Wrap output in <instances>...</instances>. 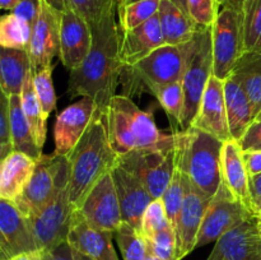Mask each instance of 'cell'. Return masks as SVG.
<instances>
[{
  "label": "cell",
  "instance_id": "obj_1",
  "mask_svg": "<svg viewBox=\"0 0 261 260\" xmlns=\"http://www.w3.org/2000/svg\"><path fill=\"white\" fill-rule=\"evenodd\" d=\"M92 47L86 60L70 71L68 92L71 97H89L106 112L121 79L120 28L117 9L91 28Z\"/></svg>",
  "mask_w": 261,
  "mask_h": 260
},
{
  "label": "cell",
  "instance_id": "obj_2",
  "mask_svg": "<svg viewBox=\"0 0 261 260\" xmlns=\"http://www.w3.org/2000/svg\"><path fill=\"white\" fill-rule=\"evenodd\" d=\"M117 158L107 134L106 112L97 110L83 137L68 155L74 208H78L92 186L117 165Z\"/></svg>",
  "mask_w": 261,
  "mask_h": 260
},
{
  "label": "cell",
  "instance_id": "obj_3",
  "mask_svg": "<svg viewBox=\"0 0 261 260\" xmlns=\"http://www.w3.org/2000/svg\"><path fill=\"white\" fill-rule=\"evenodd\" d=\"M107 134L110 144L117 155L133 150L154 147L161 143L162 134L150 111H143L125 94H116L106 111Z\"/></svg>",
  "mask_w": 261,
  "mask_h": 260
},
{
  "label": "cell",
  "instance_id": "obj_4",
  "mask_svg": "<svg viewBox=\"0 0 261 260\" xmlns=\"http://www.w3.org/2000/svg\"><path fill=\"white\" fill-rule=\"evenodd\" d=\"M223 142L201 130L180 132L178 162L189 183L212 199L222 184L221 153Z\"/></svg>",
  "mask_w": 261,
  "mask_h": 260
},
{
  "label": "cell",
  "instance_id": "obj_5",
  "mask_svg": "<svg viewBox=\"0 0 261 260\" xmlns=\"http://www.w3.org/2000/svg\"><path fill=\"white\" fill-rule=\"evenodd\" d=\"M189 54V42L184 45H163L138 61L124 68L122 76L126 78L125 87L130 97L135 92L149 91L173 82L182 81Z\"/></svg>",
  "mask_w": 261,
  "mask_h": 260
},
{
  "label": "cell",
  "instance_id": "obj_6",
  "mask_svg": "<svg viewBox=\"0 0 261 260\" xmlns=\"http://www.w3.org/2000/svg\"><path fill=\"white\" fill-rule=\"evenodd\" d=\"M180 149V132L165 135L154 147L133 150L117 158V165L134 173L153 198H161L172 178Z\"/></svg>",
  "mask_w": 261,
  "mask_h": 260
},
{
  "label": "cell",
  "instance_id": "obj_7",
  "mask_svg": "<svg viewBox=\"0 0 261 260\" xmlns=\"http://www.w3.org/2000/svg\"><path fill=\"white\" fill-rule=\"evenodd\" d=\"M213 25L198 27L193 40L189 41L188 63L182 76L185 109L181 132L191 127L196 116L201 97L211 76L213 75Z\"/></svg>",
  "mask_w": 261,
  "mask_h": 260
},
{
  "label": "cell",
  "instance_id": "obj_8",
  "mask_svg": "<svg viewBox=\"0 0 261 260\" xmlns=\"http://www.w3.org/2000/svg\"><path fill=\"white\" fill-rule=\"evenodd\" d=\"M70 183L68 155L42 154L24 191L13 203L25 217L36 216L55 199L60 189Z\"/></svg>",
  "mask_w": 261,
  "mask_h": 260
},
{
  "label": "cell",
  "instance_id": "obj_9",
  "mask_svg": "<svg viewBox=\"0 0 261 260\" xmlns=\"http://www.w3.org/2000/svg\"><path fill=\"white\" fill-rule=\"evenodd\" d=\"M213 74L227 79L245 50L242 12L222 7L213 24Z\"/></svg>",
  "mask_w": 261,
  "mask_h": 260
},
{
  "label": "cell",
  "instance_id": "obj_10",
  "mask_svg": "<svg viewBox=\"0 0 261 260\" xmlns=\"http://www.w3.org/2000/svg\"><path fill=\"white\" fill-rule=\"evenodd\" d=\"M255 214L257 213L250 211L237 200L222 183L204 214L196 240V249L211 242H217L224 233Z\"/></svg>",
  "mask_w": 261,
  "mask_h": 260
},
{
  "label": "cell",
  "instance_id": "obj_11",
  "mask_svg": "<svg viewBox=\"0 0 261 260\" xmlns=\"http://www.w3.org/2000/svg\"><path fill=\"white\" fill-rule=\"evenodd\" d=\"M75 208L70 201V183L40 213L28 218L40 250H50L68 241Z\"/></svg>",
  "mask_w": 261,
  "mask_h": 260
},
{
  "label": "cell",
  "instance_id": "obj_12",
  "mask_svg": "<svg viewBox=\"0 0 261 260\" xmlns=\"http://www.w3.org/2000/svg\"><path fill=\"white\" fill-rule=\"evenodd\" d=\"M76 209L89 224L115 233L124 219L111 171L92 186Z\"/></svg>",
  "mask_w": 261,
  "mask_h": 260
},
{
  "label": "cell",
  "instance_id": "obj_13",
  "mask_svg": "<svg viewBox=\"0 0 261 260\" xmlns=\"http://www.w3.org/2000/svg\"><path fill=\"white\" fill-rule=\"evenodd\" d=\"M61 12L40 0V12L32 25L27 53L33 73L53 65V59L60 53Z\"/></svg>",
  "mask_w": 261,
  "mask_h": 260
},
{
  "label": "cell",
  "instance_id": "obj_14",
  "mask_svg": "<svg viewBox=\"0 0 261 260\" xmlns=\"http://www.w3.org/2000/svg\"><path fill=\"white\" fill-rule=\"evenodd\" d=\"M206 260H261L259 214L224 233L216 242Z\"/></svg>",
  "mask_w": 261,
  "mask_h": 260
},
{
  "label": "cell",
  "instance_id": "obj_15",
  "mask_svg": "<svg viewBox=\"0 0 261 260\" xmlns=\"http://www.w3.org/2000/svg\"><path fill=\"white\" fill-rule=\"evenodd\" d=\"M36 250L40 249L28 219L13 201L0 199V260Z\"/></svg>",
  "mask_w": 261,
  "mask_h": 260
},
{
  "label": "cell",
  "instance_id": "obj_16",
  "mask_svg": "<svg viewBox=\"0 0 261 260\" xmlns=\"http://www.w3.org/2000/svg\"><path fill=\"white\" fill-rule=\"evenodd\" d=\"M98 106L89 97H82L56 117L54 126L55 150L59 155H69L93 120Z\"/></svg>",
  "mask_w": 261,
  "mask_h": 260
},
{
  "label": "cell",
  "instance_id": "obj_17",
  "mask_svg": "<svg viewBox=\"0 0 261 260\" xmlns=\"http://www.w3.org/2000/svg\"><path fill=\"white\" fill-rule=\"evenodd\" d=\"M92 47V31L70 5L61 12L60 53L59 59L69 70L78 68L87 59Z\"/></svg>",
  "mask_w": 261,
  "mask_h": 260
},
{
  "label": "cell",
  "instance_id": "obj_18",
  "mask_svg": "<svg viewBox=\"0 0 261 260\" xmlns=\"http://www.w3.org/2000/svg\"><path fill=\"white\" fill-rule=\"evenodd\" d=\"M211 199L199 193L185 177V196L175 223L177 240V260H182L196 249L199 229Z\"/></svg>",
  "mask_w": 261,
  "mask_h": 260
},
{
  "label": "cell",
  "instance_id": "obj_19",
  "mask_svg": "<svg viewBox=\"0 0 261 260\" xmlns=\"http://www.w3.org/2000/svg\"><path fill=\"white\" fill-rule=\"evenodd\" d=\"M191 127L208 133L222 142L232 139L224 98V81L214 74L211 76L204 91Z\"/></svg>",
  "mask_w": 261,
  "mask_h": 260
},
{
  "label": "cell",
  "instance_id": "obj_20",
  "mask_svg": "<svg viewBox=\"0 0 261 260\" xmlns=\"http://www.w3.org/2000/svg\"><path fill=\"white\" fill-rule=\"evenodd\" d=\"M111 173L121 206L122 219L140 229L143 214L154 198L143 181L122 166H115Z\"/></svg>",
  "mask_w": 261,
  "mask_h": 260
},
{
  "label": "cell",
  "instance_id": "obj_21",
  "mask_svg": "<svg viewBox=\"0 0 261 260\" xmlns=\"http://www.w3.org/2000/svg\"><path fill=\"white\" fill-rule=\"evenodd\" d=\"M114 236V232L89 224L78 209L74 211L68 242L92 260H119L112 245Z\"/></svg>",
  "mask_w": 261,
  "mask_h": 260
},
{
  "label": "cell",
  "instance_id": "obj_22",
  "mask_svg": "<svg viewBox=\"0 0 261 260\" xmlns=\"http://www.w3.org/2000/svg\"><path fill=\"white\" fill-rule=\"evenodd\" d=\"M163 45L166 42L158 13L134 30L120 31V59L124 68L133 66Z\"/></svg>",
  "mask_w": 261,
  "mask_h": 260
},
{
  "label": "cell",
  "instance_id": "obj_23",
  "mask_svg": "<svg viewBox=\"0 0 261 260\" xmlns=\"http://www.w3.org/2000/svg\"><path fill=\"white\" fill-rule=\"evenodd\" d=\"M242 152L244 150L239 140L229 139L223 142L221 153L222 183L237 200L241 201L250 211L255 212L250 196V175L247 172Z\"/></svg>",
  "mask_w": 261,
  "mask_h": 260
},
{
  "label": "cell",
  "instance_id": "obj_24",
  "mask_svg": "<svg viewBox=\"0 0 261 260\" xmlns=\"http://www.w3.org/2000/svg\"><path fill=\"white\" fill-rule=\"evenodd\" d=\"M37 160L13 150L2 161L0 167V199L14 201L24 191L35 172Z\"/></svg>",
  "mask_w": 261,
  "mask_h": 260
},
{
  "label": "cell",
  "instance_id": "obj_25",
  "mask_svg": "<svg viewBox=\"0 0 261 260\" xmlns=\"http://www.w3.org/2000/svg\"><path fill=\"white\" fill-rule=\"evenodd\" d=\"M224 98L229 133L232 139L240 142L255 117L246 92L232 75L224 79Z\"/></svg>",
  "mask_w": 261,
  "mask_h": 260
},
{
  "label": "cell",
  "instance_id": "obj_26",
  "mask_svg": "<svg viewBox=\"0 0 261 260\" xmlns=\"http://www.w3.org/2000/svg\"><path fill=\"white\" fill-rule=\"evenodd\" d=\"M158 18L166 45H184L193 40L198 30L190 15L172 0H161Z\"/></svg>",
  "mask_w": 261,
  "mask_h": 260
},
{
  "label": "cell",
  "instance_id": "obj_27",
  "mask_svg": "<svg viewBox=\"0 0 261 260\" xmlns=\"http://www.w3.org/2000/svg\"><path fill=\"white\" fill-rule=\"evenodd\" d=\"M32 69L27 50L2 47L0 51V87L4 96L22 93L28 71Z\"/></svg>",
  "mask_w": 261,
  "mask_h": 260
},
{
  "label": "cell",
  "instance_id": "obj_28",
  "mask_svg": "<svg viewBox=\"0 0 261 260\" xmlns=\"http://www.w3.org/2000/svg\"><path fill=\"white\" fill-rule=\"evenodd\" d=\"M246 92L254 117L261 112V53L245 51L231 74Z\"/></svg>",
  "mask_w": 261,
  "mask_h": 260
},
{
  "label": "cell",
  "instance_id": "obj_29",
  "mask_svg": "<svg viewBox=\"0 0 261 260\" xmlns=\"http://www.w3.org/2000/svg\"><path fill=\"white\" fill-rule=\"evenodd\" d=\"M9 116L14 150L24 153L35 160H40L43 154L42 148L36 142L32 127L23 111L22 99L18 94L9 97Z\"/></svg>",
  "mask_w": 261,
  "mask_h": 260
},
{
  "label": "cell",
  "instance_id": "obj_30",
  "mask_svg": "<svg viewBox=\"0 0 261 260\" xmlns=\"http://www.w3.org/2000/svg\"><path fill=\"white\" fill-rule=\"evenodd\" d=\"M20 99H22L23 111H24L25 117H27L31 127H32L36 142H37V144L42 148L46 140V132H47V130H46L47 119H46L45 115H43L40 101H38L37 94H36L32 69H31L27 74V78H25L22 93H20Z\"/></svg>",
  "mask_w": 261,
  "mask_h": 260
},
{
  "label": "cell",
  "instance_id": "obj_31",
  "mask_svg": "<svg viewBox=\"0 0 261 260\" xmlns=\"http://www.w3.org/2000/svg\"><path fill=\"white\" fill-rule=\"evenodd\" d=\"M161 0H138L125 5H117V22L121 32L132 31L154 17L160 9Z\"/></svg>",
  "mask_w": 261,
  "mask_h": 260
},
{
  "label": "cell",
  "instance_id": "obj_32",
  "mask_svg": "<svg viewBox=\"0 0 261 260\" xmlns=\"http://www.w3.org/2000/svg\"><path fill=\"white\" fill-rule=\"evenodd\" d=\"M32 35V25L13 13L0 19V45L5 48L27 50Z\"/></svg>",
  "mask_w": 261,
  "mask_h": 260
},
{
  "label": "cell",
  "instance_id": "obj_33",
  "mask_svg": "<svg viewBox=\"0 0 261 260\" xmlns=\"http://www.w3.org/2000/svg\"><path fill=\"white\" fill-rule=\"evenodd\" d=\"M114 235L122 254V259L145 260L148 255V244L139 229L122 221Z\"/></svg>",
  "mask_w": 261,
  "mask_h": 260
},
{
  "label": "cell",
  "instance_id": "obj_34",
  "mask_svg": "<svg viewBox=\"0 0 261 260\" xmlns=\"http://www.w3.org/2000/svg\"><path fill=\"white\" fill-rule=\"evenodd\" d=\"M153 96L157 98L166 114L177 124L181 129L184 119V109H185V93H184L182 81L173 82V83L165 84L152 92Z\"/></svg>",
  "mask_w": 261,
  "mask_h": 260
},
{
  "label": "cell",
  "instance_id": "obj_35",
  "mask_svg": "<svg viewBox=\"0 0 261 260\" xmlns=\"http://www.w3.org/2000/svg\"><path fill=\"white\" fill-rule=\"evenodd\" d=\"M242 25L245 50L261 53V0H247L242 10Z\"/></svg>",
  "mask_w": 261,
  "mask_h": 260
},
{
  "label": "cell",
  "instance_id": "obj_36",
  "mask_svg": "<svg viewBox=\"0 0 261 260\" xmlns=\"http://www.w3.org/2000/svg\"><path fill=\"white\" fill-rule=\"evenodd\" d=\"M178 152H180V149H178ZM184 196H185V175H184V171L177 158V165L173 171L172 178L166 188L163 195L161 196L163 203H165L167 217L172 227H175L176 219H177L180 209L182 206Z\"/></svg>",
  "mask_w": 261,
  "mask_h": 260
},
{
  "label": "cell",
  "instance_id": "obj_37",
  "mask_svg": "<svg viewBox=\"0 0 261 260\" xmlns=\"http://www.w3.org/2000/svg\"><path fill=\"white\" fill-rule=\"evenodd\" d=\"M68 4L86 19L91 28L117 9V0H68Z\"/></svg>",
  "mask_w": 261,
  "mask_h": 260
},
{
  "label": "cell",
  "instance_id": "obj_38",
  "mask_svg": "<svg viewBox=\"0 0 261 260\" xmlns=\"http://www.w3.org/2000/svg\"><path fill=\"white\" fill-rule=\"evenodd\" d=\"M170 226H172V224L170 223L162 198H155L147 206L144 214H143L139 231L142 232L145 239H150L154 235H157L158 232L163 231V229Z\"/></svg>",
  "mask_w": 261,
  "mask_h": 260
},
{
  "label": "cell",
  "instance_id": "obj_39",
  "mask_svg": "<svg viewBox=\"0 0 261 260\" xmlns=\"http://www.w3.org/2000/svg\"><path fill=\"white\" fill-rule=\"evenodd\" d=\"M36 94L40 101L41 109L46 119H48L51 112L56 109V93L53 82V65L33 73Z\"/></svg>",
  "mask_w": 261,
  "mask_h": 260
},
{
  "label": "cell",
  "instance_id": "obj_40",
  "mask_svg": "<svg viewBox=\"0 0 261 260\" xmlns=\"http://www.w3.org/2000/svg\"><path fill=\"white\" fill-rule=\"evenodd\" d=\"M145 240L148 244V251L155 255L160 260H177V240L172 226Z\"/></svg>",
  "mask_w": 261,
  "mask_h": 260
},
{
  "label": "cell",
  "instance_id": "obj_41",
  "mask_svg": "<svg viewBox=\"0 0 261 260\" xmlns=\"http://www.w3.org/2000/svg\"><path fill=\"white\" fill-rule=\"evenodd\" d=\"M222 5L218 0H188V10L198 27H212Z\"/></svg>",
  "mask_w": 261,
  "mask_h": 260
},
{
  "label": "cell",
  "instance_id": "obj_42",
  "mask_svg": "<svg viewBox=\"0 0 261 260\" xmlns=\"http://www.w3.org/2000/svg\"><path fill=\"white\" fill-rule=\"evenodd\" d=\"M14 150L12 140V126L9 116V97L2 93L0 102V160H4Z\"/></svg>",
  "mask_w": 261,
  "mask_h": 260
},
{
  "label": "cell",
  "instance_id": "obj_43",
  "mask_svg": "<svg viewBox=\"0 0 261 260\" xmlns=\"http://www.w3.org/2000/svg\"><path fill=\"white\" fill-rule=\"evenodd\" d=\"M41 251H42V260H92L91 257L71 246L68 241L50 250H41Z\"/></svg>",
  "mask_w": 261,
  "mask_h": 260
},
{
  "label": "cell",
  "instance_id": "obj_44",
  "mask_svg": "<svg viewBox=\"0 0 261 260\" xmlns=\"http://www.w3.org/2000/svg\"><path fill=\"white\" fill-rule=\"evenodd\" d=\"M242 150H261V119L254 120L240 139Z\"/></svg>",
  "mask_w": 261,
  "mask_h": 260
},
{
  "label": "cell",
  "instance_id": "obj_45",
  "mask_svg": "<svg viewBox=\"0 0 261 260\" xmlns=\"http://www.w3.org/2000/svg\"><path fill=\"white\" fill-rule=\"evenodd\" d=\"M38 12H40V0H20L10 13L33 25L37 19Z\"/></svg>",
  "mask_w": 261,
  "mask_h": 260
},
{
  "label": "cell",
  "instance_id": "obj_46",
  "mask_svg": "<svg viewBox=\"0 0 261 260\" xmlns=\"http://www.w3.org/2000/svg\"><path fill=\"white\" fill-rule=\"evenodd\" d=\"M245 165L250 176L261 173V150H244Z\"/></svg>",
  "mask_w": 261,
  "mask_h": 260
},
{
  "label": "cell",
  "instance_id": "obj_47",
  "mask_svg": "<svg viewBox=\"0 0 261 260\" xmlns=\"http://www.w3.org/2000/svg\"><path fill=\"white\" fill-rule=\"evenodd\" d=\"M249 188L252 206H254L255 212L259 214L261 213V173L250 176Z\"/></svg>",
  "mask_w": 261,
  "mask_h": 260
},
{
  "label": "cell",
  "instance_id": "obj_48",
  "mask_svg": "<svg viewBox=\"0 0 261 260\" xmlns=\"http://www.w3.org/2000/svg\"><path fill=\"white\" fill-rule=\"evenodd\" d=\"M7 260H42V251L36 250V251L23 252V254H18Z\"/></svg>",
  "mask_w": 261,
  "mask_h": 260
},
{
  "label": "cell",
  "instance_id": "obj_49",
  "mask_svg": "<svg viewBox=\"0 0 261 260\" xmlns=\"http://www.w3.org/2000/svg\"><path fill=\"white\" fill-rule=\"evenodd\" d=\"M246 2L247 0H223V2H222V7H229L239 10V12H242Z\"/></svg>",
  "mask_w": 261,
  "mask_h": 260
},
{
  "label": "cell",
  "instance_id": "obj_50",
  "mask_svg": "<svg viewBox=\"0 0 261 260\" xmlns=\"http://www.w3.org/2000/svg\"><path fill=\"white\" fill-rule=\"evenodd\" d=\"M45 2L53 8H55V9L60 10V12H63L68 7V0H45Z\"/></svg>",
  "mask_w": 261,
  "mask_h": 260
},
{
  "label": "cell",
  "instance_id": "obj_51",
  "mask_svg": "<svg viewBox=\"0 0 261 260\" xmlns=\"http://www.w3.org/2000/svg\"><path fill=\"white\" fill-rule=\"evenodd\" d=\"M20 0H0V8L4 10H10L12 12L18 5Z\"/></svg>",
  "mask_w": 261,
  "mask_h": 260
},
{
  "label": "cell",
  "instance_id": "obj_52",
  "mask_svg": "<svg viewBox=\"0 0 261 260\" xmlns=\"http://www.w3.org/2000/svg\"><path fill=\"white\" fill-rule=\"evenodd\" d=\"M173 3H175L176 5H178V7L181 8V9L184 10V12H186L189 14V10H188V0H172Z\"/></svg>",
  "mask_w": 261,
  "mask_h": 260
},
{
  "label": "cell",
  "instance_id": "obj_53",
  "mask_svg": "<svg viewBox=\"0 0 261 260\" xmlns=\"http://www.w3.org/2000/svg\"><path fill=\"white\" fill-rule=\"evenodd\" d=\"M138 2V0H117V5H125L129 4V3H134Z\"/></svg>",
  "mask_w": 261,
  "mask_h": 260
},
{
  "label": "cell",
  "instance_id": "obj_54",
  "mask_svg": "<svg viewBox=\"0 0 261 260\" xmlns=\"http://www.w3.org/2000/svg\"><path fill=\"white\" fill-rule=\"evenodd\" d=\"M145 260H160V259H158L155 255H153L152 252L148 251V255H147V257H145Z\"/></svg>",
  "mask_w": 261,
  "mask_h": 260
},
{
  "label": "cell",
  "instance_id": "obj_55",
  "mask_svg": "<svg viewBox=\"0 0 261 260\" xmlns=\"http://www.w3.org/2000/svg\"><path fill=\"white\" fill-rule=\"evenodd\" d=\"M259 227H260V232H261V216L259 214Z\"/></svg>",
  "mask_w": 261,
  "mask_h": 260
},
{
  "label": "cell",
  "instance_id": "obj_56",
  "mask_svg": "<svg viewBox=\"0 0 261 260\" xmlns=\"http://www.w3.org/2000/svg\"><path fill=\"white\" fill-rule=\"evenodd\" d=\"M260 119H261V112H260V114H259V116H257L256 119H255V120H260Z\"/></svg>",
  "mask_w": 261,
  "mask_h": 260
},
{
  "label": "cell",
  "instance_id": "obj_57",
  "mask_svg": "<svg viewBox=\"0 0 261 260\" xmlns=\"http://www.w3.org/2000/svg\"><path fill=\"white\" fill-rule=\"evenodd\" d=\"M218 2H219V4L222 5V2H223V0H218Z\"/></svg>",
  "mask_w": 261,
  "mask_h": 260
},
{
  "label": "cell",
  "instance_id": "obj_58",
  "mask_svg": "<svg viewBox=\"0 0 261 260\" xmlns=\"http://www.w3.org/2000/svg\"><path fill=\"white\" fill-rule=\"evenodd\" d=\"M259 214H260V216H261V213H259Z\"/></svg>",
  "mask_w": 261,
  "mask_h": 260
}]
</instances>
